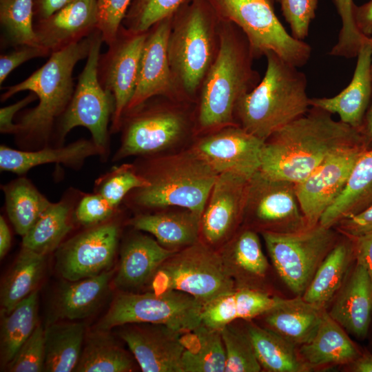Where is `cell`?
<instances>
[{"mask_svg": "<svg viewBox=\"0 0 372 372\" xmlns=\"http://www.w3.org/2000/svg\"><path fill=\"white\" fill-rule=\"evenodd\" d=\"M365 145L360 130L318 107L272 134L261 152L260 171L298 183L339 150Z\"/></svg>", "mask_w": 372, "mask_h": 372, "instance_id": "6da1fadb", "label": "cell"}, {"mask_svg": "<svg viewBox=\"0 0 372 372\" xmlns=\"http://www.w3.org/2000/svg\"><path fill=\"white\" fill-rule=\"evenodd\" d=\"M254 59L244 33L220 18L218 52L199 90L197 123L200 130L212 132L237 125V103L260 81L253 68Z\"/></svg>", "mask_w": 372, "mask_h": 372, "instance_id": "7a4b0ae2", "label": "cell"}, {"mask_svg": "<svg viewBox=\"0 0 372 372\" xmlns=\"http://www.w3.org/2000/svg\"><path fill=\"white\" fill-rule=\"evenodd\" d=\"M93 33L52 52L47 62L30 76L5 88L1 101L23 91L33 92L39 99L37 105L27 110L16 123L18 129L15 135L20 142L48 146L55 126L57 128L74 94V68L79 61L87 57Z\"/></svg>", "mask_w": 372, "mask_h": 372, "instance_id": "3957f363", "label": "cell"}, {"mask_svg": "<svg viewBox=\"0 0 372 372\" xmlns=\"http://www.w3.org/2000/svg\"><path fill=\"white\" fill-rule=\"evenodd\" d=\"M264 77L237 103L238 125L264 142L310 108L305 74L273 52L265 54Z\"/></svg>", "mask_w": 372, "mask_h": 372, "instance_id": "277c9868", "label": "cell"}, {"mask_svg": "<svg viewBox=\"0 0 372 372\" xmlns=\"http://www.w3.org/2000/svg\"><path fill=\"white\" fill-rule=\"evenodd\" d=\"M149 185L132 191L143 208L177 207L202 216L218 174L192 149L152 159L138 171Z\"/></svg>", "mask_w": 372, "mask_h": 372, "instance_id": "5b68a950", "label": "cell"}, {"mask_svg": "<svg viewBox=\"0 0 372 372\" xmlns=\"http://www.w3.org/2000/svg\"><path fill=\"white\" fill-rule=\"evenodd\" d=\"M219 23L209 0H192L173 16L167 53L183 95L192 96L200 90L216 56Z\"/></svg>", "mask_w": 372, "mask_h": 372, "instance_id": "8992f818", "label": "cell"}, {"mask_svg": "<svg viewBox=\"0 0 372 372\" xmlns=\"http://www.w3.org/2000/svg\"><path fill=\"white\" fill-rule=\"evenodd\" d=\"M148 284L151 291H179L203 306L234 289L231 272L223 256L199 240L166 259Z\"/></svg>", "mask_w": 372, "mask_h": 372, "instance_id": "52a82bcc", "label": "cell"}, {"mask_svg": "<svg viewBox=\"0 0 372 372\" xmlns=\"http://www.w3.org/2000/svg\"><path fill=\"white\" fill-rule=\"evenodd\" d=\"M218 17L238 26L254 58L269 52L300 68L310 59L311 46L294 38L279 21L273 0H209Z\"/></svg>", "mask_w": 372, "mask_h": 372, "instance_id": "ba28073f", "label": "cell"}, {"mask_svg": "<svg viewBox=\"0 0 372 372\" xmlns=\"http://www.w3.org/2000/svg\"><path fill=\"white\" fill-rule=\"evenodd\" d=\"M203 305L193 296L176 290L116 296L96 329L108 331L132 323H153L189 332L202 322Z\"/></svg>", "mask_w": 372, "mask_h": 372, "instance_id": "9c48e42d", "label": "cell"}, {"mask_svg": "<svg viewBox=\"0 0 372 372\" xmlns=\"http://www.w3.org/2000/svg\"><path fill=\"white\" fill-rule=\"evenodd\" d=\"M334 227L320 223L292 232H261L278 275L294 293L302 296L320 263L338 241Z\"/></svg>", "mask_w": 372, "mask_h": 372, "instance_id": "30bf717a", "label": "cell"}, {"mask_svg": "<svg viewBox=\"0 0 372 372\" xmlns=\"http://www.w3.org/2000/svg\"><path fill=\"white\" fill-rule=\"evenodd\" d=\"M103 43L101 33L97 29L93 32L85 65L79 76L70 103L59 123L57 132L62 144L73 128L86 127L104 157L108 154V125L114 112L115 102L99 79L98 66Z\"/></svg>", "mask_w": 372, "mask_h": 372, "instance_id": "8fae6325", "label": "cell"}, {"mask_svg": "<svg viewBox=\"0 0 372 372\" xmlns=\"http://www.w3.org/2000/svg\"><path fill=\"white\" fill-rule=\"evenodd\" d=\"M189 127L187 116L182 110L149 99L123 115L121 144L113 160L163 151L179 142Z\"/></svg>", "mask_w": 372, "mask_h": 372, "instance_id": "7c38bea8", "label": "cell"}, {"mask_svg": "<svg viewBox=\"0 0 372 372\" xmlns=\"http://www.w3.org/2000/svg\"><path fill=\"white\" fill-rule=\"evenodd\" d=\"M243 218L261 232H292L309 227L301 210L294 183L256 172L248 181Z\"/></svg>", "mask_w": 372, "mask_h": 372, "instance_id": "4fadbf2b", "label": "cell"}, {"mask_svg": "<svg viewBox=\"0 0 372 372\" xmlns=\"http://www.w3.org/2000/svg\"><path fill=\"white\" fill-rule=\"evenodd\" d=\"M147 33L131 32L121 25L107 51L100 55L99 79L115 102L110 130L112 133L120 130L124 112L134 94Z\"/></svg>", "mask_w": 372, "mask_h": 372, "instance_id": "5bb4252c", "label": "cell"}, {"mask_svg": "<svg viewBox=\"0 0 372 372\" xmlns=\"http://www.w3.org/2000/svg\"><path fill=\"white\" fill-rule=\"evenodd\" d=\"M108 220L87 227L58 247L56 269L64 279L75 281L109 270L118 246L119 227Z\"/></svg>", "mask_w": 372, "mask_h": 372, "instance_id": "9a60e30c", "label": "cell"}, {"mask_svg": "<svg viewBox=\"0 0 372 372\" xmlns=\"http://www.w3.org/2000/svg\"><path fill=\"white\" fill-rule=\"evenodd\" d=\"M368 149L360 145L339 150L296 183V195L308 227L319 223L324 212L343 191L355 163Z\"/></svg>", "mask_w": 372, "mask_h": 372, "instance_id": "2e32d148", "label": "cell"}, {"mask_svg": "<svg viewBox=\"0 0 372 372\" xmlns=\"http://www.w3.org/2000/svg\"><path fill=\"white\" fill-rule=\"evenodd\" d=\"M264 141L238 125L226 126L199 139L192 149L218 174L250 178L260 169Z\"/></svg>", "mask_w": 372, "mask_h": 372, "instance_id": "e0dca14e", "label": "cell"}, {"mask_svg": "<svg viewBox=\"0 0 372 372\" xmlns=\"http://www.w3.org/2000/svg\"><path fill=\"white\" fill-rule=\"evenodd\" d=\"M173 16L161 20L147 31L136 88L124 114L156 96L176 100L183 95L172 73L167 53Z\"/></svg>", "mask_w": 372, "mask_h": 372, "instance_id": "ac0fdd59", "label": "cell"}, {"mask_svg": "<svg viewBox=\"0 0 372 372\" xmlns=\"http://www.w3.org/2000/svg\"><path fill=\"white\" fill-rule=\"evenodd\" d=\"M120 331L143 372H183L182 332L153 323L128 324Z\"/></svg>", "mask_w": 372, "mask_h": 372, "instance_id": "d6986e66", "label": "cell"}, {"mask_svg": "<svg viewBox=\"0 0 372 372\" xmlns=\"http://www.w3.org/2000/svg\"><path fill=\"white\" fill-rule=\"evenodd\" d=\"M249 179L229 172L218 174L200 220L208 243L223 241L243 218Z\"/></svg>", "mask_w": 372, "mask_h": 372, "instance_id": "ffe728a7", "label": "cell"}, {"mask_svg": "<svg viewBox=\"0 0 372 372\" xmlns=\"http://www.w3.org/2000/svg\"><path fill=\"white\" fill-rule=\"evenodd\" d=\"M371 56L372 37H369L356 56V65L349 84L334 96L310 98V106L331 114H337L342 122L360 131L372 99Z\"/></svg>", "mask_w": 372, "mask_h": 372, "instance_id": "44dd1931", "label": "cell"}, {"mask_svg": "<svg viewBox=\"0 0 372 372\" xmlns=\"http://www.w3.org/2000/svg\"><path fill=\"white\" fill-rule=\"evenodd\" d=\"M97 25V0H73L34 27L39 45L52 53L88 37Z\"/></svg>", "mask_w": 372, "mask_h": 372, "instance_id": "7402d4cb", "label": "cell"}, {"mask_svg": "<svg viewBox=\"0 0 372 372\" xmlns=\"http://www.w3.org/2000/svg\"><path fill=\"white\" fill-rule=\"evenodd\" d=\"M346 281L329 314L345 331L363 339L372 318V280L366 268L356 261Z\"/></svg>", "mask_w": 372, "mask_h": 372, "instance_id": "603a6c76", "label": "cell"}, {"mask_svg": "<svg viewBox=\"0 0 372 372\" xmlns=\"http://www.w3.org/2000/svg\"><path fill=\"white\" fill-rule=\"evenodd\" d=\"M176 251L145 235L131 237L121 249L115 286L129 290L148 284L158 267Z\"/></svg>", "mask_w": 372, "mask_h": 372, "instance_id": "cb8c5ba5", "label": "cell"}, {"mask_svg": "<svg viewBox=\"0 0 372 372\" xmlns=\"http://www.w3.org/2000/svg\"><path fill=\"white\" fill-rule=\"evenodd\" d=\"M101 153L92 140L79 139L66 146L43 147L38 150H17L5 145L0 147V169L19 175L34 167L48 163H63L79 167L86 158Z\"/></svg>", "mask_w": 372, "mask_h": 372, "instance_id": "d4e9b609", "label": "cell"}, {"mask_svg": "<svg viewBox=\"0 0 372 372\" xmlns=\"http://www.w3.org/2000/svg\"><path fill=\"white\" fill-rule=\"evenodd\" d=\"M280 298L253 289H234L203 307L202 322L216 329L238 319H251L270 311Z\"/></svg>", "mask_w": 372, "mask_h": 372, "instance_id": "484cf974", "label": "cell"}, {"mask_svg": "<svg viewBox=\"0 0 372 372\" xmlns=\"http://www.w3.org/2000/svg\"><path fill=\"white\" fill-rule=\"evenodd\" d=\"M360 353L344 329L323 311L315 336L301 345L298 354L309 369L327 364H350Z\"/></svg>", "mask_w": 372, "mask_h": 372, "instance_id": "4316f807", "label": "cell"}, {"mask_svg": "<svg viewBox=\"0 0 372 372\" xmlns=\"http://www.w3.org/2000/svg\"><path fill=\"white\" fill-rule=\"evenodd\" d=\"M200 220L201 215L183 209L141 214L131 220V225L151 234L164 247L178 251L198 241Z\"/></svg>", "mask_w": 372, "mask_h": 372, "instance_id": "83f0119b", "label": "cell"}, {"mask_svg": "<svg viewBox=\"0 0 372 372\" xmlns=\"http://www.w3.org/2000/svg\"><path fill=\"white\" fill-rule=\"evenodd\" d=\"M323 308L305 301L301 296L280 298L265 313L269 329L293 344H304L315 336L320 324Z\"/></svg>", "mask_w": 372, "mask_h": 372, "instance_id": "f1b7e54d", "label": "cell"}, {"mask_svg": "<svg viewBox=\"0 0 372 372\" xmlns=\"http://www.w3.org/2000/svg\"><path fill=\"white\" fill-rule=\"evenodd\" d=\"M372 205V148L355 163L338 198L324 212L319 223L333 227L340 220L355 215Z\"/></svg>", "mask_w": 372, "mask_h": 372, "instance_id": "f546056e", "label": "cell"}, {"mask_svg": "<svg viewBox=\"0 0 372 372\" xmlns=\"http://www.w3.org/2000/svg\"><path fill=\"white\" fill-rule=\"evenodd\" d=\"M344 237L320 263L301 296L307 302L324 308L343 285L350 263L355 258L353 239Z\"/></svg>", "mask_w": 372, "mask_h": 372, "instance_id": "4dcf8cb0", "label": "cell"}, {"mask_svg": "<svg viewBox=\"0 0 372 372\" xmlns=\"http://www.w3.org/2000/svg\"><path fill=\"white\" fill-rule=\"evenodd\" d=\"M112 271L63 285L55 302V315L70 320H80L93 314L107 294Z\"/></svg>", "mask_w": 372, "mask_h": 372, "instance_id": "1f68e13d", "label": "cell"}, {"mask_svg": "<svg viewBox=\"0 0 372 372\" xmlns=\"http://www.w3.org/2000/svg\"><path fill=\"white\" fill-rule=\"evenodd\" d=\"M85 332L83 322L48 325L45 329L44 371H74L83 350Z\"/></svg>", "mask_w": 372, "mask_h": 372, "instance_id": "d6a6232c", "label": "cell"}, {"mask_svg": "<svg viewBox=\"0 0 372 372\" xmlns=\"http://www.w3.org/2000/svg\"><path fill=\"white\" fill-rule=\"evenodd\" d=\"M183 337V372H225L226 355L220 330L203 322Z\"/></svg>", "mask_w": 372, "mask_h": 372, "instance_id": "836d02e7", "label": "cell"}, {"mask_svg": "<svg viewBox=\"0 0 372 372\" xmlns=\"http://www.w3.org/2000/svg\"><path fill=\"white\" fill-rule=\"evenodd\" d=\"M45 256L22 247L1 288V315L9 313L34 291L45 268Z\"/></svg>", "mask_w": 372, "mask_h": 372, "instance_id": "e575fe53", "label": "cell"}, {"mask_svg": "<svg viewBox=\"0 0 372 372\" xmlns=\"http://www.w3.org/2000/svg\"><path fill=\"white\" fill-rule=\"evenodd\" d=\"M247 333L262 368L271 372L308 371L296 351V345L273 330L251 324Z\"/></svg>", "mask_w": 372, "mask_h": 372, "instance_id": "d590c367", "label": "cell"}, {"mask_svg": "<svg viewBox=\"0 0 372 372\" xmlns=\"http://www.w3.org/2000/svg\"><path fill=\"white\" fill-rule=\"evenodd\" d=\"M1 316L0 358L5 369L39 324L38 291H34L9 313Z\"/></svg>", "mask_w": 372, "mask_h": 372, "instance_id": "8d00e7d4", "label": "cell"}, {"mask_svg": "<svg viewBox=\"0 0 372 372\" xmlns=\"http://www.w3.org/2000/svg\"><path fill=\"white\" fill-rule=\"evenodd\" d=\"M8 216L16 232L23 236L52 203L27 178L2 187Z\"/></svg>", "mask_w": 372, "mask_h": 372, "instance_id": "74e56055", "label": "cell"}, {"mask_svg": "<svg viewBox=\"0 0 372 372\" xmlns=\"http://www.w3.org/2000/svg\"><path fill=\"white\" fill-rule=\"evenodd\" d=\"M69 203H52L23 236V248L46 256L57 249L72 229Z\"/></svg>", "mask_w": 372, "mask_h": 372, "instance_id": "f35d334b", "label": "cell"}, {"mask_svg": "<svg viewBox=\"0 0 372 372\" xmlns=\"http://www.w3.org/2000/svg\"><path fill=\"white\" fill-rule=\"evenodd\" d=\"M133 360L107 334L97 330L87 338L76 372H129Z\"/></svg>", "mask_w": 372, "mask_h": 372, "instance_id": "ab89813d", "label": "cell"}, {"mask_svg": "<svg viewBox=\"0 0 372 372\" xmlns=\"http://www.w3.org/2000/svg\"><path fill=\"white\" fill-rule=\"evenodd\" d=\"M34 19V0H0L1 26L9 44L40 45Z\"/></svg>", "mask_w": 372, "mask_h": 372, "instance_id": "60d3db41", "label": "cell"}, {"mask_svg": "<svg viewBox=\"0 0 372 372\" xmlns=\"http://www.w3.org/2000/svg\"><path fill=\"white\" fill-rule=\"evenodd\" d=\"M191 1L132 0L121 25L131 32H146L158 22L173 16Z\"/></svg>", "mask_w": 372, "mask_h": 372, "instance_id": "b9f144b4", "label": "cell"}, {"mask_svg": "<svg viewBox=\"0 0 372 372\" xmlns=\"http://www.w3.org/2000/svg\"><path fill=\"white\" fill-rule=\"evenodd\" d=\"M226 251L231 262L244 272L256 276L266 273L268 262L256 231L247 229L239 233Z\"/></svg>", "mask_w": 372, "mask_h": 372, "instance_id": "7bdbcfd3", "label": "cell"}, {"mask_svg": "<svg viewBox=\"0 0 372 372\" xmlns=\"http://www.w3.org/2000/svg\"><path fill=\"white\" fill-rule=\"evenodd\" d=\"M220 330L226 355L225 372H258L260 364L247 333L228 324Z\"/></svg>", "mask_w": 372, "mask_h": 372, "instance_id": "ee69618b", "label": "cell"}, {"mask_svg": "<svg viewBox=\"0 0 372 372\" xmlns=\"http://www.w3.org/2000/svg\"><path fill=\"white\" fill-rule=\"evenodd\" d=\"M149 185V182L131 165L114 167L96 181V193L116 209L132 191Z\"/></svg>", "mask_w": 372, "mask_h": 372, "instance_id": "f6af8a7d", "label": "cell"}, {"mask_svg": "<svg viewBox=\"0 0 372 372\" xmlns=\"http://www.w3.org/2000/svg\"><path fill=\"white\" fill-rule=\"evenodd\" d=\"M341 20L338 41L329 54L347 59L356 57L363 42L369 37L357 28L354 17L353 0H332Z\"/></svg>", "mask_w": 372, "mask_h": 372, "instance_id": "bcb514c9", "label": "cell"}, {"mask_svg": "<svg viewBox=\"0 0 372 372\" xmlns=\"http://www.w3.org/2000/svg\"><path fill=\"white\" fill-rule=\"evenodd\" d=\"M10 372H41L45 369V330L39 322L6 367Z\"/></svg>", "mask_w": 372, "mask_h": 372, "instance_id": "7dc6e473", "label": "cell"}, {"mask_svg": "<svg viewBox=\"0 0 372 372\" xmlns=\"http://www.w3.org/2000/svg\"><path fill=\"white\" fill-rule=\"evenodd\" d=\"M279 3L291 35L303 41L308 36L310 23L316 17L318 0H280Z\"/></svg>", "mask_w": 372, "mask_h": 372, "instance_id": "c3c4849f", "label": "cell"}, {"mask_svg": "<svg viewBox=\"0 0 372 372\" xmlns=\"http://www.w3.org/2000/svg\"><path fill=\"white\" fill-rule=\"evenodd\" d=\"M132 0H97L98 25L103 42L110 45L116 38Z\"/></svg>", "mask_w": 372, "mask_h": 372, "instance_id": "681fc988", "label": "cell"}, {"mask_svg": "<svg viewBox=\"0 0 372 372\" xmlns=\"http://www.w3.org/2000/svg\"><path fill=\"white\" fill-rule=\"evenodd\" d=\"M116 210L104 197L96 192L81 199L74 215L80 224L90 227L110 220Z\"/></svg>", "mask_w": 372, "mask_h": 372, "instance_id": "f907efd6", "label": "cell"}, {"mask_svg": "<svg viewBox=\"0 0 372 372\" xmlns=\"http://www.w3.org/2000/svg\"><path fill=\"white\" fill-rule=\"evenodd\" d=\"M50 52L41 45H24L0 56V85H1L12 71L23 63L38 57L48 56Z\"/></svg>", "mask_w": 372, "mask_h": 372, "instance_id": "816d5d0a", "label": "cell"}, {"mask_svg": "<svg viewBox=\"0 0 372 372\" xmlns=\"http://www.w3.org/2000/svg\"><path fill=\"white\" fill-rule=\"evenodd\" d=\"M342 236L358 238L372 231V205L362 211L344 218L333 227Z\"/></svg>", "mask_w": 372, "mask_h": 372, "instance_id": "f5cc1de1", "label": "cell"}, {"mask_svg": "<svg viewBox=\"0 0 372 372\" xmlns=\"http://www.w3.org/2000/svg\"><path fill=\"white\" fill-rule=\"evenodd\" d=\"M37 97L33 92L12 105L0 109V132L3 134H16L17 125L13 123L14 116L21 109L37 99Z\"/></svg>", "mask_w": 372, "mask_h": 372, "instance_id": "db71d44e", "label": "cell"}, {"mask_svg": "<svg viewBox=\"0 0 372 372\" xmlns=\"http://www.w3.org/2000/svg\"><path fill=\"white\" fill-rule=\"evenodd\" d=\"M353 239L355 260L366 268L372 280V231Z\"/></svg>", "mask_w": 372, "mask_h": 372, "instance_id": "11a10c76", "label": "cell"}, {"mask_svg": "<svg viewBox=\"0 0 372 372\" xmlns=\"http://www.w3.org/2000/svg\"><path fill=\"white\" fill-rule=\"evenodd\" d=\"M353 17L358 30L366 37L372 35V0L360 5H355Z\"/></svg>", "mask_w": 372, "mask_h": 372, "instance_id": "9f6ffc18", "label": "cell"}, {"mask_svg": "<svg viewBox=\"0 0 372 372\" xmlns=\"http://www.w3.org/2000/svg\"><path fill=\"white\" fill-rule=\"evenodd\" d=\"M73 0H34V19H45Z\"/></svg>", "mask_w": 372, "mask_h": 372, "instance_id": "6f0895ef", "label": "cell"}, {"mask_svg": "<svg viewBox=\"0 0 372 372\" xmlns=\"http://www.w3.org/2000/svg\"><path fill=\"white\" fill-rule=\"evenodd\" d=\"M11 245V234L4 218L0 216V258L2 259Z\"/></svg>", "mask_w": 372, "mask_h": 372, "instance_id": "680465c9", "label": "cell"}, {"mask_svg": "<svg viewBox=\"0 0 372 372\" xmlns=\"http://www.w3.org/2000/svg\"><path fill=\"white\" fill-rule=\"evenodd\" d=\"M360 132L366 147L372 148V99L364 116Z\"/></svg>", "mask_w": 372, "mask_h": 372, "instance_id": "91938a15", "label": "cell"}, {"mask_svg": "<svg viewBox=\"0 0 372 372\" xmlns=\"http://www.w3.org/2000/svg\"><path fill=\"white\" fill-rule=\"evenodd\" d=\"M351 370L355 372H372V354L369 352L361 353L350 363Z\"/></svg>", "mask_w": 372, "mask_h": 372, "instance_id": "94428289", "label": "cell"}, {"mask_svg": "<svg viewBox=\"0 0 372 372\" xmlns=\"http://www.w3.org/2000/svg\"><path fill=\"white\" fill-rule=\"evenodd\" d=\"M371 72H372V56H371Z\"/></svg>", "mask_w": 372, "mask_h": 372, "instance_id": "6125c7cd", "label": "cell"}, {"mask_svg": "<svg viewBox=\"0 0 372 372\" xmlns=\"http://www.w3.org/2000/svg\"><path fill=\"white\" fill-rule=\"evenodd\" d=\"M274 1H277V2H279L280 0H273Z\"/></svg>", "mask_w": 372, "mask_h": 372, "instance_id": "be15d7a7", "label": "cell"}]
</instances>
